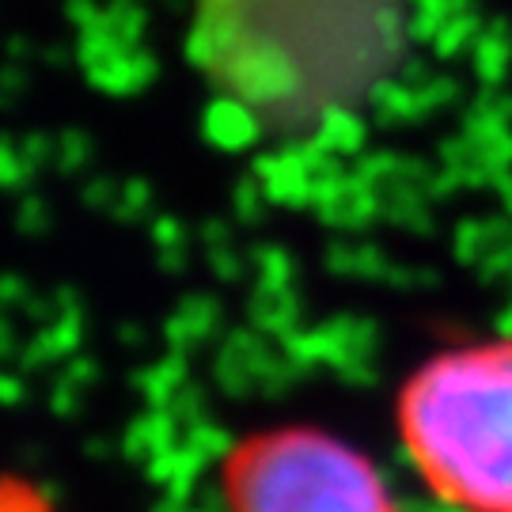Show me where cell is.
Wrapping results in <instances>:
<instances>
[{"mask_svg":"<svg viewBox=\"0 0 512 512\" xmlns=\"http://www.w3.org/2000/svg\"><path fill=\"white\" fill-rule=\"evenodd\" d=\"M406 463L456 512H512V338L440 349L406 376Z\"/></svg>","mask_w":512,"mask_h":512,"instance_id":"6da1fadb","label":"cell"},{"mask_svg":"<svg viewBox=\"0 0 512 512\" xmlns=\"http://www.w3.org/2000/svg\"><path fill=\"white\" fill-rule=\"evenodd\" d=\"M220 501L224 512H403L357 444L311 425L232 444L220 463Z\"/></svg>","mask_w":512,"mask_h":512,"instance_id":"7a4b0ae2","label":"cell"}]
</instances>
